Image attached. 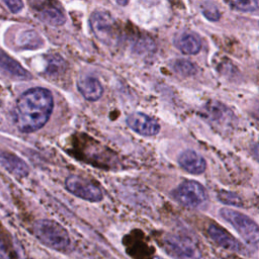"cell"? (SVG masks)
<instances>
[{
  "instance_id": "obj_1",
  "label": "cell",
  "mask_w": 259,
  "mask_h": 259,
  "mask_svg": "<svg viewBox=\"0 0 259 259\" xmlns=\"http://www.w3.org/2000/svg\"><path fill=\"white\" fill-rule=\"evenodd\" d=\"M54 99L50 90L35 87L23 92L14 108V123L22 133H33L50 119Z\"/></svg>"
},
{
  "instance_id": "obj_2",
  "label": "cell",
  "mask_w": 259,
  "mask_h": 259,
  "mask_svg": "<svg viewBox=\"0 0 259 259\" xmlns=\"http://www.w3.org/2000/svg\"><path fill=\"white\" fill-rule=\"evenodd\" d=\"M33 231L42 244L54 250L67 251L71 245L68 232L55 221L38 220L33 225Z\"/></svg>"
},
{
  "instance_id": "obj_3",
  "label": "cell",
  "mask_w": 259,
  "mask_h": 259,
  "mask_svg": "<svg viewBox=\"0 0 259 259\" xmlns=\"http://www.w3.org/2000/svg\"><path fill=\"white\" fill-rule=\"evenodd\" d=\"M220 213L237 230L245 241L250 244L259 243V226L249 217L230 208H222Z\"/></svg>"
},
{
  "instance_id": "obj_4",
  "label": "cell",
  "mask_w": 259,
  "mask_h": 259,
  "mask_svg": "<svg viewBox=\"0 0 259 259\" xmlns=\"http://www.w3.org/2000/svg\"><path fill=\"white\" fill-rule=\"evenodd\" d=\"M174 198L184 206L199 207L207 200L205 188L196 181H184L173 191Z\"/></svg>"
},
{
  "instance_id": "obj_5",
  "label": "cell",
  "mask_w": 259,
  "mask_h": 259,
  "mask_svg": "<svg viewBox=\"0 0 259 259\" xmlns=\"http://www.w3.org/2000/svg\"><path fill=\"white\" fill-rule=\"evenodd\" d=\"M36 17L49 24L59 26L66 21L62 5L57 0H27Z\"/></svg>"
},
{
  "instance_id": "obj_6",
  "label": "cell",
  "mask_w": 259,
  "mask_h": 259,
  "mask_svg": "<svg viewBox=\"0 0 259 259\" xmlns=\"http://www.w3.org/2000/svg\"><path fill=\"white\" fill-rule=\"evenodd\" d=\"M164 248L174 259H200V251L190 239L168 235L164 238Z\"/></svg>"
},
{
  "instance_id": "obj_7",
  "label": "cell",
  "mask_w": 259,
  "mask_h": 259,
  "mask_svg": "<svg viewBox=\"0 0 259 259\" xmlns=\"http://www.w3.org/2000/svg\"><path fill=\"white\" fill-rule=\"evenodd\" d=\"M90 26L95 36L102 42L109 45L116 37V24L106 11H95L90 16Z\"/></svg>"
},
{
  "instance_id": "obj_8",
  "label": "cell",
  "mask_w": 259,
  "mask_h": 259,
  "mask_svg": "<svg viewBox=\"0 0 259 259\" xmlns=\"http://www.w3.org/2000/svg\"><path fill=\"white\" fill-rule=\"evenodd\" d=\"M65 186L73 195L92 202L100 201L103 197L101 189L94 183L77 175L67 177Z\"/></svg>"
},
{
  "instance_id": "obj_9",
  "label": "cell",
  "mask_w": 259,
  "mask_h": 259,
  "mask_svg": "<svg viewBox=\"0 0 259 259\" xmlns=\"http://www.w3.org/2000/svg\"><path fill=\"white\" fill-rule=\"evenodd\" d=\"M126 123L133 131L143 136H155L160 131L157 120L142 112L130 114L126 118Z\"/></svg>"
},
{
  "instance_id": "obj_10",
  "label": "cell",
  "mask_w": 259,
  "mask_h": 259,
  "mask_svg": "<svg viewBox=\"0 0 259 259\" xmlns=\"http://www.w3.org/2000/svg\"><path fill=\"white\" fill-rule=\"evenodd\" d=\"M208 235L210 236V238L221 247L233 251V252H237V253H245L246 249L244 247V245L239 242L237 239H235L230 233H228L227 231H225L223 228H221L218 225H210L208 227Z\"/></svg>"
},
{
  "instance_id": "obj_11",
  "label": "cell",
  "mask_w": 259,
  "mask_h": 259,
  "mask_svg": "<svg viewBox=\"0 0 259 259\" xmlns=\"http://www.w3.org/2000/svg\"><path fill=\"white\" fill-rule=\"evenodd\" d=\"M204 111L211 123L223 127L232 126L234 116L224 104L220 102H209L205 106Z\"/></svg>"
},
{
  "instance_id": "obj_12",
  "label": "cell",
  "mask_w": 259,
  "mask_h": 259,
  "mask_svg": "<svg viewBox=\"0 0 259 259\" xmlns=\"http://www.w3.org/2000/svg\"><path fill=\"white\" fill-rule=\"evenodd\" d=\"M178 163L181 168L192 174H200L206 168L204 158L192 150L182 152L178 157Z\"/></svg>"
},
{
  "instance_id": "obj_13",
  "label": "cell",
  "mask_w": 259,
  "mask_h": 259,
  "mask_svg": "<svg viewBox=\"0 0 259 259\" xmlns=\"http://www.w3.org/2000/svg\"><path fill=\"white\" fill-rule=\"evenodd\" d=\"M175 47L185 55H195L201 49V40L199 36L191 31L179 33L174 40Z\"/></svg>"
},
{
  "instance_id": "obj_14",
  "label": "cell",
  "mask_w": 259,
  "mask_h": 259,
  "mask_svg": "<svg viewBox=\"0 0 259 259\" xmlns=\"http://www.w3.org/2000/svg\"><path fill=\"white\" fill-rule=\"evenodd\" d=\"M77 88L82 96L89 101L98 100L103 93L101 83L91 76H85L79 79L77 81Z\"/></svg>"
},
{
  "instance_id": "obj_15",
  "label": "cell",
  "mask_w": 259,
  "mask_h": 259,
  "mask_svg": "<svg viewBox=\"0 0 259 259\" xmlns=\"http://www.w3.org/2000/svg\"><path fill=\"white\" fill-rule=\"evenodd\" d=\"M0 69L17 79H28L30 75L18 62L0 50Z\"/></svg>"
},
{
  "instance_id": "obj_16",
  "label": "cell",
  "mask_w": 259,
  "mask_h": 259,
  "mask_svg": "<svg viewBox=\"0 0 259 259\" xmlns=\"http://www.w3.org/2000/svg\"><path fill=\"white\" fill-rule=\"evenodd\" d=\"M0 164L10 173L18 176H26L28 167L26 163L17 156L9 153H0Z\"/></svg>"
},
{
  "instance_id": "obj_17",
  "label": "cell",
  "mask_w": 259,
  "mask_h": 259,
  "mask_svg": "<svg viewBox=\"0 0 259 259\" xmlns=\"http://www.w3.org/2000/svg\"><path fill=\"white\" fill-rule=\"evenodd\" d=\"M233 9L248 12L258 8V0H224Z\"/></svg>"
},
{
  "instance_id": "obj_18",
  "label": "cell",
  "mask_w": 259,
  "mask_h": 259,
  "mask_svg": "<svg viewBox=\"0 0 259 259\" xmlns=\"http://www.w3.org/2000/svg\"><path fill=\"white\" fill-rule=\"evenodd\" d=\"M173 69L176 73L182 76H191L196 72V67L194 66V64L184 59H178L174 61Z\"/></svg>"
},
{
  "instance_id": "obj_19",
  "label": "cell",
  "mask_w": 259,
  "mask_h": 259,
  "mask_svg": "<svg viewBox=\"0 0 259 259\" xmlns=\"http://www.w3.org/2000/svg\"><path fill=\"white\" fill-rule=\"evenodd\" d=\"M40 40L41 39L38 37V35L34 31L28 30V31H24L21 37H19V46L26 47V48H36L41 44Z\"/></svg>"
},
{
  "instance_id": "obj_20",
  "label": "cell",
  "mask_w": 259,
  "mask_h": 259,
  "mask_svg": "<svg viewBox=\"0 0 259 259\" xmlns=\"http://www.w3.org/2000/svg\"><path fill=\"white\" fill-rule=\"evenodd\" d=\"M218 197L219 199L225 203V204H228V205H234V206H241L243 204L242 202V199L234 192H231V191H220L218 193Z\"/></svg>"
},
{
  "instance_id": "obj_21",
  "label": "cell",
  "mask_w": 259,
  "mask_h": 259,
  "mask_svg": "<svg viewBox=\"0 0 259 259\" xmlns=\"http://www.w3.org/2000/svg\"><path fill=\"white\" fill-rule=\"evenodd\" d=\"M202 14L211 21H217L220 19V11L218 10L217 6L212 3L206 2L202 5Z\"/></svg>"
},
{
  "instance_id": "obj_22",
  "label": "cell",
  "mask_w": 259,
  "mask_h": 259,
  "mask_svg": "<svg viewBox=\"0 0 259 259\" xmlns=\"http://www.w3.org/2000/svg\"><path fill=\"white\" fill-rule=\"evenodd\" d=\"M6 4V6L9 8V10L13 13L19 12L23 7L22 0H2Z\"/></svg>"
},
{
  "instance_id": "obj_23",
  "label": "cell",
  "mask_w": 259,
  "mask_h": 259,
  "mask_svg": "<svg viewBox=\"0 0 259 259\" xmlns=\"http://www.w3.org/2000/svg\"><path fill=\"white\" fill-rule=\"evenodd\" d=\"M252 153L254 155V157L257 159V161H259V142L256 143L253 148H252Z\"/></svg>"
},
{
  "instance_id": "obj_24",
  "label": "cell",
  "mask_w": 259,
  "mask_h": 259,
  "mask_svg": "<svg viewBox=\"0 0 259 259\" xmlns=\"http://www.w3.org/2000/svg\"><path fill=\"white\" fill-rule=\"evenodd\" d=\"M116 2H117L119 5H121V6H124V5H126V4H127L128 0H116Z\"/></svg>"
},
{
  "instance_id": "obj_25",
  "label": "cell",
  "mask_w": 259,
  "mask_h": 259,
  "mask_svg": "<svg viewBox=\"0 0 259 259\" xmlns=\"http://www.w3.org/2000/svg\"><path fill=\"white\" fill-rule=\"evenodd\" d=\"M0 10H1V9H0Z\"/></svg>"
}]
</instances>
